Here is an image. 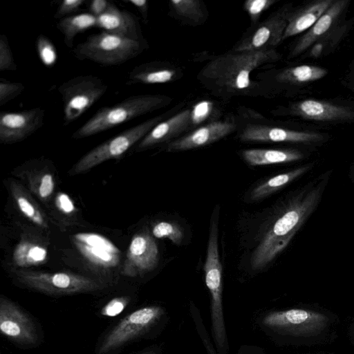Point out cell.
<instances>
[{"mask_svg": "<svg viewBox=\"0 0 354 354\" xmlns=\"http://www.w3.org/2000/svg\"><path fill=\"white\" fill-rule=\"evenodd\" d=\"M323 50V45L320 43L315 44L310 50V54L313 57H318L320 55Z\"/></svg>", "mask_w": 354, "mask_h": 354, "instance_id": "b9f144b4", "label": "cell"}, {"mask_svg": "<svg viewBox=\"0 0 354 354\" xmlns=\"http://www.w3.org/2000/svg\"><path fill=\"white\" fill-rule=\"evenodd\" d=\"M315 162H308L287 172L270 178L252 190L251 198L258 200L279 191L289 183L308 174L315 167Z\"/></svg>", "mask_w": 354, "mask_h": 354, "instance_id": "603a6c76", "label": "cell"}, {"mask_svg": "<svg viewBox=\"0 0 354 354\" xmlns=\"http://www.w3.org/2000/svg\"><path fill=\"white\" fill-rule=\"evenodd\" d=\"M326 171L297 188L279 206L251 258L253 270H261L289 244L319 206L332 176Z\"/></svg>", "mask_w": 354, "mask_h": 354, "instance_id": "6da1fadb", "label": "cell"}, {"mask_svg": "<svg viewBox=\"0 0 354 354\" xmlns=\"http://www.w3.org/2000/svg\"><path fill=\"white\" fill-rule=\"evenodd\" d=\"M234 129L235 125L230 122H212L171 142L167 146V150L185 151L203 147L225 137Z\"/></svg>", "mask_w": 354, "mask_h": 354, "instance_id": "e0dca14e", "label": "cell"}, {"mask_svg": "<svg viewBox=\"0 0 354 354\" xmlns=\"http://www.w3.org/2000/svg\"><path fill=\"white\" fill-rule=\"evenodd\" d=\"M36 48L39 57L43 64L47 67H52L57 61V51L50 39L40 34L36 39Z\"/></svg>", "mask_w": 354, "mask_h": 354, "instance_id": "4dcf8cb0", "label": "cell"}, {"mask_svg": "<svg viewBox=\"0 0 354 354\" xmlns=\"http://www.w3.org/2000/svg\"><path fill=\"white\" fill-rule=\"evenodd\" d=\"M25 86L21 82H13L0 79V106H3L14 100L24 91Z\"/></svg>", "mask_w": 354, "mask_h": 354, "instance_id": "d6a6232c", "label": "cell"}, {"mask_svg": "<svg viewBox=\"0 0 354 354\" xmlns=\"http://www.w3.org/2000/svg\"><path fill=\"white\" fill-rule=\"evenodd\" d=\"M96 28L124 38L143 40L136 16L111 3L106 12L97 17Z\"/></svg>", "mask_w": 354, "mask_h": 354, "instance_id": "2e32d148", "label": "cell"}, {"mask_svg": "<svg viewBox=\"0 0 354 354\" xmlns=\"http://www.w3.org/2000/svg\"><path fill=\"white\" fill-rule=\"evenodd\" d=\"M276 2L275 0H248L243 7L249 15L252 23H256L261 14Z\"/></svg>", "mask_w": 354, "mask_h": 354, "instance_id": "e575fe53", "label": "cell"}, {"mask_svg": "<svg viewBox=\"0 0 354 354\" xmlns=\"http://www.w3.org/2000/svg\"><path fill=\"white\" fill-rule=\"evenodd\" d=\"M85 0H64L59 5L54 15L55 19H62L68 15L80 10Z\"/></svg>", "mask_w": 354, "mask_h": 354, "instance_id": "74e56055", "label": "cell"}, {"mask_svg": "<svg viewBox=\"0 0 354 354\" xmlns=\"http://www.w3.org/2000/svg\"><path fill=\"white\" fill-rule=\"evenodd\" d=\"M57 209L65 215H71L75 211V205L70 197L64 193H59L55 198Z\"/></svg>", "mask_w": 354, "mask_h": 354, "instance_id": "f35d334b", "label": "cell"}, {"mask_svg": "<svg viewBox=\"0 0 354 354\" xmlns=\"http://www.w3.org/2000/svg\"><path fill=\"white\" fill-rule=\"evenodd\" d=\"M240 138L243 141L294 142L310 144L322 141V134L314 131H301L262 124H249L243 130Z\"/></svg>", "mask_w": 354, "mask_h": 354, "instance_id": "5bb4252c", "label": "cell"}, {"mask_svg": "<svg viewBox=\"0 0 354 354\" xmlns=\"http://www.w3.org/2000/svg\"><path fill=\"white\" fill-rule=\"evenodd\" d=\"M348 3V0L334 1L317 22L297 42L290 53V57L298 56L326 33Z\"/></svg>", "mask_w": 354, "mask_h": 354, "instance_id": "ffe728a7", "label": "cell"}, {"mask_svg": "<svg viewBox=\"0 0 354 354\" xmlns=\"http://www.w3.org/2000/svg\"><path fill=\"white\" fill-rule=\"evenodd\" d=\"M191 124V110L179 112L156 124L137 143L136 149L144 150L168 141L187 130Z\"/></svg>", "mask_w": 354, "mask_h": 354, "instance_id": "d6986e66", "label": "cell"}, {"mask_svg": "<svg viewBox=\"0 0 354 354\" xmlns=\"http://www.w3.org/2000/svg\"><path fill=\"white\" fill-rule=\"evenodd\" d=\"M96 24L97 17L90 12H84L59 19L56 24V28L63 35L66 47L71 48L77 34L92 27L96 28Z\"/></svg>", "mask_w": 354, "mask_h": 354, "instance_id": "484cf974", "label": "cell"}, {"mask_svg": "<svg viewBox=\"0 0 354 354\" xmlns=\"http://www.w3.org/2000/svg\"><path fill=\"white\" fill-rule=\"evenodd\" d=\"M277 58L278 54L272 48L225 54L203 68L202 82L209 88L239 93L250 87V74L255 68Z\"/></svg>", "mask_w": 354, "mask_h": 354, "instance_id": "3957f363", "label": "cell"}, {"mask_svg": "<svg viewBox=\"0 0 354 354\" xmlns=\"http://www.w3.org/2000/svg\"><path fill=\"white\" fill-rule=\"evenodd\" d=\"M245 160L253 166L286 163L305 158V153L296 149H252L243 151Z\"/></svg>", "mask_w": 354, "mask_h": 354, "instance_id": "7402d4cb", "label": "cell"}, {"mask_svg": "<svg viewBox=\"0 0 354 354\" xmlns=\"http://www.w3.org/2000/svg\"><path fill=\"white\" fill-rule=\"evenodd\" d=\"M47 254V250L43 245L24 240L16 246L13 252V261L20 268H28L45 262Z\"/></svg>", "mask_w": 354, "mask_h": 354, "instance_id": "4316f807", "label": "cell"}, {"mask_svg": "<svg viewBox=\"0 0 354 354\" xmlns=\"http://www.w3.org/2000/svg\"><path fill=\"white\" fill-rule=\"evenodd\" d=\"M291 113L302 118L315 121H340L354 118V112L347 107L313 99L294 104Z\"/></svg>", "mask_w": 354, "mask_h": 354, "instance_id": "ac0fdd59", "label": "cell"}, {"mask_svg": "<svg viewBox=\"0 0 354 354\" xmlns=\"http://www.w3.org/2000/svg\"><path fill=\"white\" fill-rule=\"evenodd\" d=\"M15 274L24 286L50 295L85 293L104 288L94 279L71 272L17 270Z\"/></svg>", "mask_w": 354, "mask_h": 354, "instance_id": "52a82bcc", "label": "cell"}, {"mask_svg": "<svg viewBox=\"0 0 354 354\" xmlns=\"http://www.w3.org/2000/svg\"><path fill=\"white\" fill-rule=\"evenodd\" d=\"M333 2V0L318 1L288 17L282 40L309 30Z\"/></svg>", "mask_w": 354, "mask_h": 354, "instance_id": "44dd1931", "label": "cell"}, {"mask_svg": "<svg viewBox=\"0 0 354 354\" xmlns=\"http://www.w3.org/2000/svg\"><path fill=\"white\" fill-rule=\"evenodd\" d=\"M171 98L159 94H144L128 97L119 103L99 109L83 125L72 135L73 139L86 138L136 118L161 109Z\"/></svg>", "mask_w": 354, "mask_h": 354, "instance_id": "277c9868", "label": "cell"}, {"mask_svg": "<svg viewBox=\"0 0 354 354\" xmlns=\"http://www.w3.org/2000/svg\"><path fill=\"white\" fill-rule=\"evenodd\" d=\"M10 192L20 212L32 223L41 228H48V221L42 210L26 190L18 183H10Z\"/></svg>", "mask_w": 354, "mask_h": 354, "instance_id": "d4e9b609", "label": "cell"}, {"mask_svg": "<svg viewBox=\"0 0 354 354\" xmlns=\"http://www.w3.org/2000/svg\"><path fill=\"white\" fill-rule=\"evenodd\" d=\"M348 176L351 181L354 184V162L351 165Z\"/></svg>", "mask_w": 354, "mask_h": 354, "instance_id": "ee69618b", "label": "cell"}, {"mask_svg": "<svg viewBox=\"0 0 354 354\" xmlns=\"http://www.w3.org/2000/svg\"><path fill=\"white\" fill-rule=\"evenodd\" d=\"M17 67L6 35H0V71H15Z\"/></svg>", "mask_w": 354, "mask_h": 354, "instance_id": "836d02e7", "label": "cell"}, {"mask_svg": "<svg viewBox=\"0 0 354 354\" xmlns=\"http://www.w3.org/2000/svg\"><path fill=\"white\" fill-rule=\"evenodd\" d=\"M30 189L44 203L51 198L55 187V178L52 174L42 169L40 172L32 173L28 177Z\"/></svg>", "mask_w": 354, "mask_h": 354, "instance_id": "f1b7e54d", "label": "cell"}, {"mask_svg": "<svg viewBox=\"0 0 354 354\" xmlns=\"http://www.w3.org/2000/svg\"><path fill=\"white\" fill-rule=\"evenodd\" d=\"M163 115H158L127 129L104 141L84 155L73 166L72 174L87 171L110 159L121 157L133 146L137 145L156 124Z\"/></svg>", "mask_w": 354, "mask_h": 354, "instance_id": "ba28073f", "label": "cell"}, {"mask_svg": "<svg viewBox=\"0 0 354 354\" xmlns=\"http://www.w3.org/2000/svg\"><path fill=\"white\" fill-rule=\"evenodd\" d=\"M165 315V308L156 305L131 313L106 334L98 348V354H106L144 335L162 321Z\"/></svg>", "mask_w": 354, "mask_h": 354, "instance_id": "30bf717a", "label": "cell"}, {"mask_svg": "<svg viewBox=\"0 0 354 354\" xmlns=\"http://www.w3.org/2000/svg\"><path fill=\"white\" fill-rule=\"evenodd\" d=\"M171 6L180 17L193 22H200L205 17L202 3L198 0H171Z\"/></svg>", "mask_w": 354, "mask_h": 354, "instance_id": "f546056e", "label": "cell"}, {"mask_svg": "<svg viewBox=\"0 0 354 354\" xmlns=\"http://www.w3.org/2000/svg\"><path fill=\"white\" fill-rule=\"evenodd\" d=\"M348 333L350 339L354 343V320L350 323Z\"/></svg>", "mask_w": 354, "mask_h": 354, "instance_id": "7bdbcfd3", "label": "cell"}, {"mask_svg": "<svg viewBox=\"0 0 354 354\" xmlns=\"http://www.w3.org/2000/svg\"><path fill=\"white\" fill-rule=\"evenodd\" d=\"M213 104L209 101L197 103L191 110V121L193 124H198L205 121L210 115Z\"/></svg>", "mask_w": 354, "mask_h": 354, "instance_id": "d590c367", "label": "cell"}, {"mask_svg": "<svg viewBox=\"0 0 354 354\" xmlns=\"http://www.w3.org/2000/svg\"><path fill=\"white\" fill-rule=\"evenodd\" d=\"M110 3L106 0H93L88 6L89 12L97 17L106 12Z\"/></svg>", "mask_w": 354, "mask_h": 354, "instance_id": "ab89813d", "label": "cell"}, {"mask_svg": "<svg viewBox=\"0 0 354 354\" xmlns=\"http://www.w3.org/2000/svg\"><path fill=\"white\" fill-rule=\"evenodd\" d=\"M259 322L281 345L313 347L331 343L337 338L339 319L329 310L305 304L270 310Z\"/></svg>", "mask_w": 354, "mask_h": 354, "instance_id": "7a4b0ae2", "label": "cell"}, {"mask_svg": "<svg viewBox=\"0 0 354 354\" xmlns=\"http://www.w3.org/2000/svg\"><path fill=\"white\" fill-rule=\"evenodd\" d=\"M138 354H159L157 348H151L143 351Z\"/></svg>", "mask_w": 354, "mask_h": 354, "instance_id": "f6af8a7d", "label": "cell"}, {"mask_svg": "<svg viewBox=\"0 0 354 354\" xmlns=\"http://www.w3.org/2000/svg\"><path fill=\"white\" fill-rule=\"evenodd\" d=\"M152 234L158 239L167 238L176 245H180L183 238L181 228L176 223L167 221L156 223L153 226Z\"/></svg>", "mask_w": 354, "mask_h": 354, "instance_id": "1f68e13d", "label": "cell"}, {"mask_svg": "<svg viewBox=\"0 0 354 354\" xmlns=\"http://www.w3.org/2000/svg\"><path fill=\"white\" fill-rule=\"evenodd\" d=\"M146 47L144 40L119 37L106 31L91 35L73 50L75 58L102 66L124 64L138 56Z\"/></svg>", "mask_w": 354, "mask_h": 354, "instance_id": "8992f818", "label": "cell"}, {"mask_svg": "<svg viewBox=\"0 0 354 354\" xmlns=\"http://www.w3.org/2000/svg\"><path fill=\"white\" fill-rule=\"evenodd\" d=\"M327 73L322 67L304 64L285 69L279 73L277 80L282 83L304 84L320 80Z\"/></svg>", "mask_w": 354, "mask_h": 354, "instance_id": "83f0119b", "label": "cell"}, {"mask_svg": "<svg viewBox=\"0 0 354 354\" xmlns=\"http://www.w3.org/2000/svg\"><path fill=\"white\" fill-rule=\"evenodd\" d=\"M45 110L40 107L17 112H0V142L12 145L21 142L41 128Z\"/></svg>", "mask_w": 354, "mask_h": 354, "instance_id": "8fae6325", "label": "cell"}, {"mask_svg": "<svg viewBox=\"0 0 354 354\" xmlns=\"http://www.w3.org/2000/svg\"><path fill=\"white\" fill-rule=\"evenodd\" d=\"M63 103L64 125L80 118L108 90V85L93 75H79L63 82L57 88Z\"/></svg>", "mask_w": 354, "mask_h": 354, "instance_id": "9c48e42d", "label": "cell"}, {"mask_svg": "<svg viewBox=\"0 0 354 354\" xmlns=\"http://www.w3.org/2000/svg\"><path fill=\"white\" fill-rule=\"evenodd\" d=\"M122 1L134 6L142 15L143 20L147 21L148 2L146 0H123Z\"/></svg>", "mask_w": 354, "mask_h": 354, "instance_id": "60d3db41", "label": "cell"}, {"mask_svg": "<svg viewBox=\"0 0 354 354\" xmlns=\"http://www.w3.org/2000/svg\"><path fill=\"white\" fill-rule=\"evenodd\" d=\"M158 248L148 232L135 234L129 246L122 267V274L136 277L156 268L158 262Z\"/></svg>", "mask_w": 354, "mask_h": 354, "instance_id": "7c38bea8", "label": "cell"}, {"mask_svg": "<svg viewBox=\"0 0 354 354\" xmlns=\"http://www.w3.org/2000/svg\"><path fill=\"white\" fill-rule=\"evenodd\" d=\"M216 207L210 222L205 281L210 295V318L212 338L218 354H227L229 345L223 307L222 266L218 249V216Z\"/></svg>", "mask_w": 354, "mask_h": 354, "instance_id": "5b68a950", "label": "cell"}, {"mask_svg": "<svg viewBox=\"0 0 354 354\" xmlns=\"http://www.w3.org/2000/svg\"><path fill=\"white\" fill-rule=\"evenodd\" d=\"M175 76L174 70L163 68L156 63H146L136 66L129 73L126 84H164L172 81Z\"/></svg>", "mask_w": 354, "mask_h": 354, "instance_id": "cb8c5ba5", "label": "cell"}, {"mask_svg": "<svg viewBox=\"0 0 354 354\" xmlns=\"http://www.w3.org/2000/svg\"><path fill=\"white\" fill-rule=\"evenodd\" d=\"M288 17L275 13L260 24L256 30L244 39L234 50L235 52L271 49L279 44L287 26Z\"/></svg>", "mask_w": 354, "mask_h": 354, "instance_id": "9a60e30c", "label": "cell"}, {"mask_svg": "<svg viewBox=\"0 0 354 354\" xmlns=\"http://www.w3.org/2000/svg\"><path fill=\"white\" fill-rule=\"evenodd\" d=\"M126 297H115L110 300L101 310V314L107 317H115L120 314L129 303Z\"/></svg>", "mask_w": 354, "mask_h": 354, "instance_id": "8d00e7d4", "label": "cell"}, {"mask_svg": "<svg viewBox=\"0 0 354 354\" xmlns=\"http://www.w3.org/2000/svg\"><path fill=\"white\" fill-rule=\"evenodd\" d=\"M0 330L12 340L33 344L37 340L36 329L30 317L6 297L0 299Z\"/></svg>", "mask_w": 354, "mask_h": 354, "instance_id": "4fadbf2b", "label": "cell"}, {"mask_svg": "<svg viewBox=\"0 0 354 354\" xmlns=\"http://www.w3.org/2000/svg\"><path fill=\"white\" fill-rule=\"evenodd\" d=\"M304 354H328L326 352H324V351H319V352H315V353H304Z\"/></svg>", "mask_w": 354, "mask_h": 354, "instance_id": "bcb514c9", "label": "cell"}]
</instances>
